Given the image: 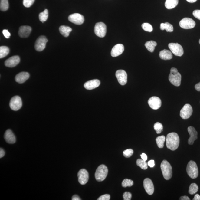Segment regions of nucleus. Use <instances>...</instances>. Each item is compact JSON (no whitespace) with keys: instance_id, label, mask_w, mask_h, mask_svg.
Masks as SVG:
<instances>
[{"instance_id":"obj_1","label":"nucleus","mask_w":200,"mask_h":200,"mask_svg":"<svg viewBox=\"0 0 200 200\" xmlns=\"http://www.w3.org/2000/svg\"><path fill=\"white\" fill-rule=\"evenodd\" d=\"M180 139L177 133L172 132L167 135L166 145L167 148L170 150H176L179 146Z\"/></svg>"},{"instance_id":"obj_2","label":"nucleus","mask_w":200,"mask_h":200,"mask_svg":"<svg viewBox=\"0 0 200 200\" xmlns=\"http://www.w3.org/2000/svg\"><path fill=\"white\" fill-rule=\"evenodd\" d=\"M169 80L172 85L176 87H179L181 85V75L178 72L177 69L172 67L169 76Z\"/></svg>"},{"instance_id":"obj_3","label":"nucleus","mask_w":200,"mask_h":200,"mask_svg":"<svg viewBox=\"0 0 200 200\" xmlns=\"http://www.w3.org/2000/svg\"><path fill=\"white\" fill-rule=\"evenodd\" d=\"M161 168L163 177L166 180H169L172 176L171 164L166 160H163L161 165Z\"/></svg>"},{"instance_id":"obj_4","label":"nucleus","mask_w":200,"mask_h":200,"mask_svg":"<svg viewBox=\"0 0 200 200\" xmlns=\"http://www.w3.org/2000/svg\"><path fill=\"white\" fill-rule=\"evenodd\" d=\"M108 169L105 165H102L97 168L95 173V179L98 182H101L105 179L108 174Z\"/></svg>"},{"instance_id":"obj_5","label":"nucleus","mask_w":200,"mask_h":200,"mask_svg":"<svg viewBox=\"0 0 200 200\" xmlns=\"http://www.w3.org/2000/svg\"><path fill=\"white\" fill-rule=\"evenodd\" d=\"M186 172L190 178L195 179L198 177L199 171L197 165L194 161H190L186 168Z\"/></svg>"},{"instance_id":"obj_6","label":"nucleus","mask_w":200,"mask_h":200,"mask_svg":"<svg viewBox=\"0 0 200 200\" xmlns=\"http://www.w3.org/2000/svg\"><path fill=\"white\" fill-rule=\"evenodd\" d=\"M94 31L96 35L100 38L105 37L107 33V26L104 23L98 22L96 24Z\"/></svg>"},{"instance_id":"obj_7","label":"nucleus","mask_w":200,"mask_h":200,"mask_svg":"<svg viewBox=\"0 0 200 200\" xmlns=\"http://www.w3.org/2000/svg\"><path fill=\"white\" fill-rule=\"evenodd\" d=\"M168 47L172 53L175 56L181 57L184 53L182 47L178 43H170L168 44Z\"/></svg>"},{"instance_id":"obj_8","label":"nucleus","mask_w":200,"mask_h":200,"mask_svg":"<svg viewBox=\"0 0 200 200\" xmlns=\"http://www.w3.org/2000/svg\"><path fill=\"white\" fill-rule=\"evenodd\" d=\"M22 105L21 99L18 96L12 97L10 102V107L11 110L14 111H17L20 110L21 108Z\"/></svg>"},{"instance_id":"obj_9","label":"nucleus","mask_w":200,"mask_h":200,"mask_svg":"<svg viewBox=\"0 0 200 200\" xmlns=\"http://www.w3.org/2000/svg\"><path fill=\"white\" fill-rule=\"evenodd\" d=\"M180 27L184 29H191L195 27L196 23L191 18H183L179 22Z\"/></svg>"},{"instance_id":"obj_10","label":"nucleus","mask_w":200,"mask_h":200,"mask_svg":"<svg viewBox=\"0 0 200 200\" xmlns=\"http://www.w3.org/2000/svg\"><path fill=\"white\" fill-rule=\"evenodd\" d=\"M193 109L189 104H186L180 111V116L184 120L189 118L192 115Z\"/></svg>"},{"instance_id":"obj_11","label":"nucleus","mask_w":200,"mask_h":200,"mask_svg":"<svg viewBox=\"0 0 200 200\" xmlns=\"http://www.w3.org/2000/svg\"><path fill=\"white\" fill-rule=\"evenodd\" d=\"M48 41V40L45 36H40L36 40L35 42L34 48L36 50L39 52L44 50L46 47V44Z\"/></svg>"},{"instance_id":"obj_12","label":"nucleus","mask_w":200,"mask_h":200,"mask_svg":"<svg viewBox=\"0 0 200 200\" xmlns=\"http://www.w3.org/2000/svg\"><path fill=\"white\" fill-rule=\"evenodd\" d=\"M68 20L71 22L77 25H80L83 24L85 20L84 16L77 13L70 15L69 16Z\"/></svg>"},{"instance_id":"obj_13","label":"nucleus","mask_w":200,"mask_h":200,"mask_svg":"<svg viewBox=\"0 0 200 200\" xmlns=\"http://www.w3.org/2000/svg\"><path fill=\"white\" fill-rule=\"evenodd\" d=\"M78 181L80 184L84 185L89 180V173L87 170L84 169H80L77 173Z\"/></svg>"},{"instance_id":"obj_14","label":"nucleus","mask_w":200,"mask_h":200,"mask_svg":"<svg viewBox=\"0 0 200 200\" xmlns=\"http://www.w3.org/2000/svg\"><path fill=\"white\" fill-rule=\"evenodd\" d=\"M148 103L152 109L154 110H157L161 107L162 102L159 97H152L148 100Z\"/></svg>"},{"instance_id":"obj_15","label":"nucleus","mask_w":200,"mask_h":200,"mask_svg":"<svg viewBox=\"0 0 200 200\" xmlns=\"http://www.w3.org/2000/svg\"><path fill=\"white\" fill-rule=\"evenodd\" d=\"M127 74L125 70H119L116 73V77L121 85H124L127 82Z\"/></svg>"},{"instance_id":"obj_16","label":"nucleus","mask_w":200,"mask_h":200,"mask_svg":"<svg viewBox=\"0 0 200 200\" xmlns=\"http://www.w3.org/2000/svg\"><path fill=\"white\" fill-rule=\"evenodd\" d=\"M143 186L145 191L148 195L153 194L154 192V187L152 182L149 178H147L144 180Z\"/></svg>"},{"instance_id":"obj_17","label":"nucleus","mask_w":200,"mask_h":200,"mask_svg":"<svg viewBox=\"0 0 200 200\" xmlns=\"http://www.w3.org/2000/svg\"><path fill=\"white\" fill-rule=\"evenodd\" d=\"M188 131L190 135V138L188 139V143L189 145H192L194 143L195 140L197 139L198 132L196 131L194 127L191 126L188 127Z\"/></svg>"},{"instance_id":"obj_18","label":"nucleus","mask_w":200,"mask_h":200,"mask_svg":"<svg viewBox=\"0 0 200 200\" xmlns=\"http://www.w3.org/2000/svg\"><path fill=\"white\" fill-rule=\"evenodd\" d=\"M20 59L19 56H14L9 58L5 61V64L6 67H13L19 63Z\"/></svg>"},{"instance_id":"obj_19","label":"nucleus","mask_w":200,"mask_h":200,"mask_svg":"<svg viewBox=\"0 0 200 200\" xmlns=\"http://www.w3.org/2000/svg\"><path fill=\"white\" fill-rule=\"evenodd\" d=\"M124 51V47L122 44H117L112 49L111 55L113 57H118Z\"/></svg>"},{"instance_id":"obj_20","label":"nucleus","mask_w":200,"mask_h":200,"mask_svg":"<svg viewBox=\"0 0 200 200\" xmlns=\"http://www.w3.org/2000/svg\"><path fill=\"white\" fill-rule=\"evenodd\" d=\"M32 31V28L28 26H22L19 28L18 34L21 38L28 37Z\"/></svg>"},{"instance_id":"obj_21","label":"nucleus","mask_w":200,"mask_h":200,"mask_svg":"<svg viewBox=\"0 0 200 200\" xmlns=\"http://www.w3.org/2000/svg\"><path fill=\"white\" fill-rule=\"evenodd\" d=\"M100 82L98 79H93L86 82L84 84V87L87 90H92L97 88L100 86Z\"/></svg>"},{"instance_id":"obj_22","label":"nucleus","mask_w":200,"mask_h":200,"mask_svg":"<svg viewBox=\"0 0 200 200\" xmlns=\"http://www.w3.org/2000/svg\"><path fill=\"white\" fill-rule=\"evenodd\" d=\"M4 139L6 143L11 144H14L16 142V137L11 130H6L4 134Z\"/></svg>"},{"instance_id":"obj_23","label":"nucleus","mask_w":200,"mask_h":200,"mask_svg":"<svg viewBox=\"0 0 200 200\" xmlns=\"http://www.w3.org/2000/svg\"><path fill=\"white\" fill-rule=\"evenodd\" d=\"M29 77V74L27 72H21L17 74L15 77V80L19 84H22L27 80Z\"/></svg>"},{"instance_id":"obj_24","label":"nucleus","mask_w":200,"mask_h":200,"mask_svg":"<svg viewBox=\"0 0 200 200\" xmlns=\"http://www.w3.org/2000/svg\"><path fill=\"white\" fill-rule=\"evenodd\" d=\"M159 56L160 58L164 60H171L173 57L171 51L166 49L160 51Z\"/></svg>"},{"instance_id":"obj_25","label":"nucleus","mask_w":200,"mask_h":200,"mask_svg":"<svg viewBox=\"0 0 200 200\" xmlns=\"http://www.w3.org/2000/svg\"><path fill=\"white\" fill-rule=\"evenodd\" d=\"M59 31L62 35L64 37H67L69 36L70 33L71 32L72 29L69 26L62 25L59 27Z\"/></svg>"},{"instance_id":"obj_26","label":"nucleus","mask_w":200,"mask_h":200,"mask_svg":"<svg viewBox=\"0 0 200 200\" xmlns=\"http://www.w3.org/2000/svg\"><path fill=\"white\" fill-rule=\"evenodd\" d=\"M179 0H166L165 6L168 9H172L176 7L178 4Z\"/></svg>"},{"instance_id":"obj_27","label":"nucleus","mask_w":200,"mask_h":200,"mask_svg":"<svg viewBox=\"0 0 200 200\" xmlns=\"http://www.w3.org/2000/svg\"><path fill=\"white\" fill-rule=\"evenodd\" d=\"M157 45V43L153 41H148L145 44V47L146 48L147 50L151 52H153L155 50V48Z\"/></svg>"},{"instance_id":"obj_28","label":"nucleus","mask_w":200,"mask_h":200,"mask_svg":"<svg viewBox=\"0 0 200 200\" xmlns=\"http://www.w3.org/2000/svg\"><path fill=\"white\" fill-rule=\"evenodd\" d=\"M160 29L161 30H166L167 32H172L173 31V26L168 22L162 23L160 25Z\"/></svg>"},{"instance_id":"obj_29","label":"nucleus","mask_w":200,"mask_h":200,"mask_svg":"<svg viewBox=\"0 0 200 200\" xmlns=\"http://www.w3.org/2000/svg\"><path fill=\"white\" fill-rule=\"evenodd\" d=\"M9 49L6 46H1L0 47V58H3L9 54Z\"/></svg>"},{"instance_id":"obj_30","label":"nucleus","mask_w":200,"mask_h":200,"mask_svg":"<svg viewBox=\"0 0 200 200\" xmlns=\"http://www.w3.org/2000/svg\"><path fill=\"white\" fill-rule=\"evenodd\" d=\"M166 138L164 136H158L156 138V141L157 145L159 148H163L164 146V143H165Z\"/></svg>"},{"instance_id":"obj_31","label":"nucleus","mask_w":200,"mask_h":200,"mask_svg":"<svg viewBox=\"0 0 200 200\" xmlns=\"http://www.w3.org/2000/svg\"><path fill=\"white\" fill-rule=\"evenodd\" d=\"M48 17V11L47 9H45L43 12L40 13L39 19L41 22L43 23L47 21Z\"/></svg>"},{"instance_id":"obj_32","label":"nucleus","mask_w":200,"mask_h":200,"mask_svg":"<svg viewBox=\"0 0 200 200\" xmlns=\"http://www.w3.org/2000/svg\"><path fill=\"white\" fill-rule=\"evenodd\" d=\"M9 5L8 0H1L0 9L2 11H7L9 8Z\"/></svg>"},{"instance_id":"obj_33","label":"nucleus","mask_w":200,"mask_h":200,"mask_svg":"<svg viewBox=\"0 0 200 200\" xmlns=\"http://www.w3.org/2000/svg\"><path fill=\"white\" fill-rule=\"evenodd\" d=\"M136 164L138 166L143 170H146L148 168V163L143 159H138L136 161Z\"/></svg>"},{"instance_id":"obj_34","label":"nucleus","mask_w":200,"mask_h":200,"mask_svg":"<svg viewBox=\"0 0 200 200\" xmlns=\"http://www.w3.org/2000/svg\"><path fill=\"white\" fill-rule=\"evenodd\" d=\"M199 188L197 185L195 183H192L190 185L189 188V193L190 194L194 195L197 192Z\"/></svg>"},{"instance_id":"obj_35","label":"nucleus","mask_w":200,"mask_h":200,"mask_svg":"<svg viewBox=\"0 0 200 200\" xmlns=\"http://www.w3.org/2000/svg\"><path fill=\"white\" fill-rule=\"evenodd\" d=\"M154 129L157 134H160L163 131V126L162 124L159 122H156L154 125Z\"/></svg>"},{"instance_id":"obj_36","label":"nucleus","mask_w":200,"mask_h":200,"mask_svg":"<svg viewBox=\"0 0 200 200\" xmlns=\"http://www.w3.org/2000/svg\"><path fill=\"white\" fill-rule=\"evenodd\" d=\"M142 28L146 32H152L153 31L152 26L148 23H143L142 25Z\"/></svg>"},{"instance_id":"obj_37","label":"nucleus","mask_w":200,"mask_h":200,"mask_svg":"<svg viewBox=\"0 0 200 200\" xmlns=\"http://www.w3.org/2000/svg\"><path fill=\"white\" fill-rule=\"evenodd\" d=\"M133 182L132 180L129 179H125L122 181V185L123 187H131L133 185Z\"/></svg>"},{"instance_id":"obj_38","label":"nucleus","mask_w":200,"mask_h":200,"mask_svg":"<svg viewBox=\"0 0 200 200\" xmlns=\"http://www.w3.org/2000/svg\"><path fill=\"white\" fill-rule=\"evenodd\" d=\"M133 153V150L131 149L124 150L123 152V156L126 158H130Z\"/></svg>"},{"instance_id":"obj_39","label":"nucleus","mask_w":200,"mask_h":200,"mask_svg":"<svg viewBox=\"0 0 200 200\" xmlns=\"http://www.w3.org/2000/svg\"><path fill=\"white\" fill-rule=\"evenodd\" d=\"M35 0H23V5L25 7L29 8L34 4Z\"/></svg>"},{"instance_id":"obj_40","label":"nucleus","mask_w":200,"mask_h":200,"mask_svg":"<svg viewBox=\"0 0 200 200\" xmlns=\"http://www.w3.org/2000/svg\"><path fill=\"white\" fill-rule=\"evenodd\" d=\"M123 197L124 200H130L131 199L132 194L129 192H125L123 193Z\"/></svg>"},{"instance_id":"obj_41","label":"nucleus","mask_w":200,"mask_h":200,"mask_svg":"<svg viewBox=\"0 0 200 200\" xmlns=\"http://www.w3.org/2000/svg\"><path fill=\"white\" fill-rule=\"evenodd\" d=\"M110 195L109 194H105L100 196L97 200H109L110 199Z\"/></svg>"},{"instance_id":"obj_42","label":"nucleus","mask_w":200,"mask_h":200,"mask_svg":"<svg viewBox=\"0 0 200 200\" xmlns=\"http://www.w3.org/2000/svg\"><path fill=\"white\" fill-rule=\"evenodd\" d=\"M193 15L197 19L200 20V10H196L193 11Z\"/></svg>"},{"instance_id":"obj_43","label":"nucleus","mask_w":200,"mask_h":200,"mask_svg":"<svg viewBox=\"0 0 200 200\" xmlns=\"http://www.w3.org/2000/svg\"><path fill=\"white\" fill-rule=\"evenodd\" d=\"M2 33L3 34H4L5 37L7 39L9 38L11 36L10 33L8 32V31L7 30H4L2 31Z\"/></svg>"},{"instance_id":"obj_44","label":"nucleus","mask_w":200,"mask_h":200,"mask_svg":"<svg viewBox=\"0 0 200 200\" xmlns=\"http://www.w3.org/2000/svg\"><path fill=\"white\" fill-rule=\"evenodd\" d=\"M148 165L150 168H153L155 166V161L153 160H150L148 163Z\"/></svg>"},{"instance_id":"obj_45","label":"nucleus","mask_w":200,"mask_h":200,"mask_svg":"<svg viewBox=\"0 0 200 200\" xmlns=\"http://www.w3.org/2000/svg\"><path fill=\"white\" fill-rule=\"evenodd\" d=\"M5 152L2 148L0 149V158L3 157L5 156Z\"/></svg>"},{"instance_id":"obj_46","label":"nucleus","mask_w":200,"mask_h":200,"mask_svg":"<svg viewBox=\"0 0 200 200\" xmlns=\"http://www.w3.org/2000/svg\"><path fill=\"white\" fill-rule=\"evenodd\" d=\"M140 156H141L142 159L144 160V161H146L147 160V158H148V157H147L146 155L145 154V153H142V154L140 155Z\"/></svg>"},{"instance_id":"obj_47","label":"nucleus","mask_w":200,"mask_h":200,"mask_svg":"<svg viewBox=\"0 0 200 200\" xmlns=\"http://www.w3.org/2000/svg\"><path fill=\"white\" fill-rule=\"evenodd\" d=\"M195 90L198 91L200 92V82L199 83L195 85Z\"/></svg>"},{"instance_id":"obj_48","label":"nucleus","mask_w":200,"mask_h":200,"mask_svg":"<svg viewBox=\"0 0 200 200\" xmlns=\"http://www.w3.org/2000/svg\"><path fill=\"white\" fill-rule=\"evenodd\" d=\"M179 200H190V198L186 196H182L180 198Z\"/></svg>"},{"instance_id":"obj_49","label":"nucleus","mask_w":200,"mask_h":200,"mask_svg":"<svg viewBox=\"0 0 200 200\" xmlns=\"http://www.w3.org/2000/svg\"><path fill=\"white\" fill-rule=\"evenodd\" d=\"M72 199V200H81L80 198H79V197L77 195H74L73 196Z\"/></svg>"},{"instance_id":"obj_50","label":"nucleus","mask_w":200,"mask_h":200,"mask_svg":"<svg viewBox=\"0 0 200 200\" xmlns=\"http://www.w3.org/2000/svg\"><path fill=\"white\" fill-rule=\"evenodd\" d=\"M193 200H200V196L199 194H196L194 198L193 199Z\"/></svg>"},{"instance_id":"obj_51","label":"nucleus","mask_w":200,"mask_h":200,"mask_svg":"<svg viewBox=\"0 0 200 200\" xmlns=\"http://www.w3.org/2000/svg\"><path fill=\"white\" fill-rule=\"evenodd\" d=\"M186 1L189 3H193L196 2L197 0H186Z\"/></svg>"},{"instance_id":"obj_52","label":"nucleus","mask_w":200,"mask_h":200,"mask_svg":"<svg viewBox=\"0 0 200 200\" xmlns=\"http://www.w3.org/2000/svg\"><path fill=\"white\" fill-rule=\"evenodd\" d=\"M199 44H200V39L199 41Z\"/></svg>"}]
</instances>
